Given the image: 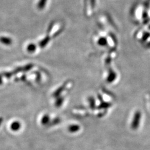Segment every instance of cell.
<instances>
[{
    "mask_svg": "<svg viewBox=\"0 0 150 150\" xmlns=\"http://www.w3.org/2000/svg\"><path fill=\"white\" fill-rule=\"evenodd\" d=\"M19 127H20V124L19 123H14L13 125H12V129H17L19 128Z\"/></svg>",
    "mask_w": 150,
    "mask_h": 150,
    "instance_id": "cell-7",
    "label": "cell"
},
{
    "mask_svg": "<svg viewBox=\"0 0 150 150\" xmlns=\"http://www.w3.org/2000/svg\"><path fill=\"white\" fill-rule=\"evenodd\" d=\"M36 50V46L33 44V43H31L28 46H27V51L30 52H34L35 50Z\"/></svg>",
    "mask_w": 150,
    "mask_h": 150,
    "instance_id": "cell-5",
    "label": "cell"
},
{
    "mask_svg": "<svg viewBox=\"0 0 150 150\" xmlns=\"http://www.w3.org/2000/svg\"><path fill=\"white\" fill-rule=\"evenodd\" d=\"M49 41H50V38H48L47 36L40 42V44H39L40 46L41 47H43L46 46Z\"/></svg>",
    "mask_w": 150,
    "mask_h": 150,
    "instance_id": "cell-3",
    "label": "cell"
},
{
    "mask_svg": "<svg viewBox=\"0 0 150 150\" xmlns=\"http://www.w3.org/2000/svg\"><path fill=\"white\" fill-rule=\"evenodd\" d=\"M47 0H40L38 4V8L40 10H42L46 5Z\"/></svg>",
    "mask_w": 150,
    "mask_h": 150,
    "instance_id": "cell-4",
    "label": "cell"
},
{
    "mask_svg": "<svg viewBox=\"0 0 150 150\" xmlns=\"http://www.w3.org/2000/svg\"><path fill=\"white\" fill-rule=\"evenodd\" d=\"M141 119V113L137 112L134 114V117L133 121L132 122V128L133 129H136L139 125V122Z\"/></svg>",
    "mask_w": 150,
    "mask_h": 150,
    "instance_id": "cell-1",
    "label": "cell"
},
{
    "mask_svg": "<svg viewBox=\"0 0 150 150\" xmlns=\"http://www.w3.org/2000/svg\"><path fill=\"white\" fill-rule=\"evenodd\" d=\"M1 83H2V79H1V77H0V84H1Z\"/></svg>",
    "mask_w": 150,
    "mask_h": 150,
    "instance_id": "cell-8",
    "label": "cell"
},
{
    "mask_svg": "<svg viewBox=\"0 0 150 150\" xmlns=\"http://www.w3.org/2000/svg\"><path fill=\"white\" fill-rule=\"evenodd\" d=\"M78 129H79V127L77 126H71V127H70V131L75 132V131H76L77 130H78Z\"/></svg>",
    "mask_w": 150,
    "mask_h": 150,
    "instance_id": "cell-6",
    "label": "cell"
},
{
    "mask_svg": "<svg viewBox=\"0 0 150 150\" xmlns=\"http://www.w3.org/2000/svg\"><path fill=\"white\" fill-rule=\"evenodd\" d=\"M0 41L1 43L6 45H11L12 43V40L11 38L6 37H2L0 38Z\"/></svg>",
    "mask_w": 150,
    "mask_h": 150,
    "instance_id": "cell-2",
    "label": "cell"
}]
</instances>
